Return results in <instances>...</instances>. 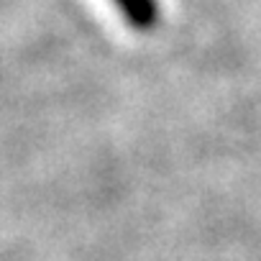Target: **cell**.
I'll return each mask as SVG.
<instances>
[{
    "label": "cell",
    "mask_w": 261,
    "mask_h": 261,
    "mask_svg": "<svg viewBox=\"0 0 261 261\" xmlns=\"http://www.w3.org/2000/svg\"><path fill=\"white\" fill-rule=\"evenodd\" d=\"M118 13L123 16V21L141 34H149L156 29L159 18H162V6L159 0H113Z\"/></svg>",
    "instance_id": "1"
}]
</instances>
